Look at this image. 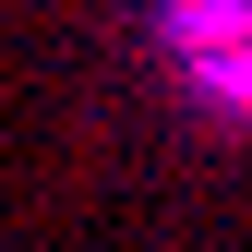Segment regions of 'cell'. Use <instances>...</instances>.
Returning <instances> with one entry per match:
<instances>
[{
  "label": "cell",
  "instance_id": "obj_1",
  "mask_svg": "<svg viewBox=\"0 0 252 252\" xmlns=\"http://www.w3.org/2000/svg\"><path fill=\"white\" fill-rule=\"evenodd\" d=\"M180 60H192L216 96L252 108V0H192V12H180Z\"/></svg>",
  "mask_w": 252,
  "mask_h": 252
}]
</instances>
